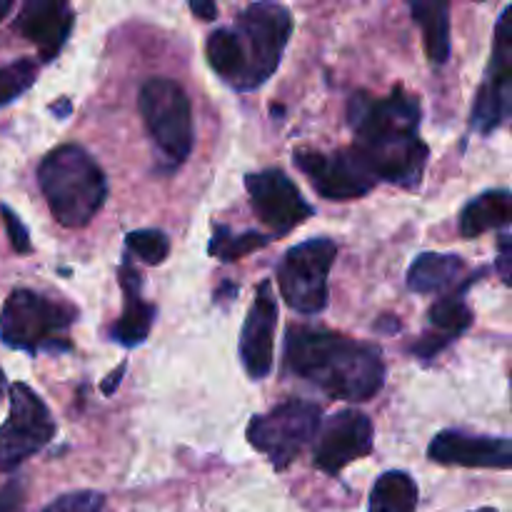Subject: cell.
<instances>
[{
  "label": "cell",
  "mask_w": 512,
  "mask_h": 512,
  "mask_svg": "<svg viewBox=\"0 0 512 512\" xmlns=\"http://www.w3.org/2000/svg\"><path fill=\"white\" fill-rule=\"evenodd\" d=\"M418 95L395 88L393 93L378 98L365 90L355 93L348 103V123L355 133L350 148L363 158L370 173L385 183L400 185L405 190H418L428 165V145L420 138Z\"/></svg>",
  "instance_id": "6da1fadb"
},
{
  "label": "cell",
  "mask_w": 512,
  "mask_h": 512,
  "mask_svg": "<svg viewBox=\"0 0 512 512\" xmlns=\"http://www.w3.org/2000/svg\"><path fill=\"white\" fill-rule=\"evenodd\" d=\"M285 368L333 400L365 403L385 385L383 355L335 330L293 325L285 333Z\"/></svg>",
  "instance_id": "7a4b0ae2"
},
{
  "label": "cell",
  "mask_w": 512,
  "mask_h": 512,
  "mask_svg": "<svg viewBox=\"0 0 512 512\" xmlns=\"http://www.w3.org/2000/svg\"><path fill=\"white\" fill-rule=\"evenodd\" d=\"M38 185L63 228H85L108 198L103 168L75 143L58 145L40 160Z\"/></svg>",
  "instance_id": "3957f363"
},
{
  "label": "cell",
  "mask_w": 512,
  "mask_h": 512,
  "mask_svg": "<svg viewBox=\"0 0 512 512\" xmlns=\"http://www.w3.org/2000/svg\"><path fill=\"white\" fill-rule=\"evenodd\" d=\"M75 318L78 310L73 305L18 288L8 295L0 313V340L28 355L68 353L73 348L68 330Z\"/></svg>",
  "instance_id": "277c9868"
},
{
  "label": "cell",
  "mask_w": 512,
  "mask_h": 512,
  "mask_svg": "<svg viewBox=\"0 0 512 512\" xmlns=\"http://www.w3.org/2000/svg\"><path fill=\"white\" fill-rule=\"evenodd\" d=\"M233 33L243 50V80L238 90L248 93L278 70L293 33V15L285 5L253 3L238 15Z\"/></svg>",
  "instance_id": "5b68a950"
},
{
  "label": "cell",
  "mask_w": 512,
  "mask_h": 512,
  "mask_svg": "<svg viewBox=\"0 0 512 512\" xmlns=\"http://www.w3.org/2000/svg\"><path fill=\"white\" fill-rule=\"evenodd\" d=\"M323 425V410L310 400L290 398L270 413L255 415L248 425V443L270 460L275 470L295 463Z\"/></svg>",
  "instance_id": "8992f818"
},
{
  "label": "cell",
  "mask_w": 512,
  "mask_h": 512,
  "mask_svg": "<svg viewBox=\"0 0 512 512\" xmlns=\"http://www.w3.org/2000/svg\"><path fill=\"white\" fill-rule=\"evenodd\" d=\"M140 115L150 138L173 165H180L193 150L195 128L190 98L178 80L150 78L140 88Z\"/></svg>",
  "instance_id": "52a82bcc"
},
{
  "label": "cell",
  "mask_w": 512,
  "mask_h": 512,
  "mask_svg": "<svg viewBox=\"0 0 512 512\" xmlns=\"http://www.w3.org/2000/svg\"><path fill=\"white\" fill-rule=\"evenodd\" d=\"M338 255L330 238L293 245L278 265V288L285 303L300 315H318L328 305V275Z\"/></svg>",
  "instance_id": "ba28073f"
},
{
  "label": "cell",
  "mask_w": 512,
  "mask_h": 512,
  "mask_svg": "<svg viewBox=\"0 0 512 512\" xmlns=\"http://www.w3.org/2000/svg\"><path fill=\"white\" fill-rule=\"evenodd\" d=\"M55 420L48 405L25 383L10 388V413L0 425V473L15 468L38 455L53 440Z\"/></svg>",
  "instance_id": "9c48e42d"
},
{
  "label": "cell",
  "mask_w": 512,
  "mask_h": 512,
  "mask_svg": "<svg viewBox=\"0 0 512 512\" xmlns=\"http://www.w3.org/2000/svg\"><path fill=\"white\" fill-rule=\"evenodd\" d=\"M512 8H505L495 25V45L488 73L470 110V128L490 135L510 118L512 105Z\"/></svg>",
  "instance_id": "30bf717a"
},
{
  "label": "cell",
  "mask_w": 512,
  "mask_h": 512,
  "mask_svg": "<svg viewBox=\"0 0 512 512\" xmlns=\"http://www.w3.org/2000/svg\"><path fill=\"white\" fill-rule=\"evenodd\" d=\"M293 163L308 180L318 195L328 200H355L368 195L378 185V178L370 173L353 148L320 153V150H295Z\"/></svg>",
  "instance_id": "8fae6325"
},
{
  "label": "cell",
  "mask_w": 512,
  "mask_h": 512,
  "mask_svg": "<svg viewBox=\"0 0 512 512\" xmlns=\"http://www.w3.org/2000/svg\"><path fill=\"white\" fill-rule=\"evenodd\" d=\"M245 190L258 220L268 225L273 235L293 233L310 215H315L313 205L303 198L298 185L278 168L245 175Z\"/></svg>",
  "instance_id": "7c38bea8"
},
{
  "label": "cell",
  "mask_w": 512,
  "mask_h": 512,
  "mask_svg": "<svg viewBox=\"0 0 512 512\" xmlns=\"http://www.w3.org/2000/svg\"><path fill=\"white\" fill-rule=\"evenodd\" d=\"M373 420L360 410H340L320 425L318 445H315V468L328 475H338L355 460L373 453Z\"/></svg>",
  "instance_id": "4fadbf2b"
},
{
  "label": "cell",
  "mask_w": 512,
  "mask_h": 512,
  "mask_svg": "<svg viewBox=\"0 0 512 512\" xmlns=\"http://www.w3.org/2000/svg\"><path fill=\"white\" fill-rule=\"evenodd\" d=\"M275 325H278V300L273 295V283L263 280L255 290L253 308L248 310L240 333V360L245 373L253 380L268 378L273 370Z\"/></svg>",
  "instance_id": "5bb4252c"
},
{
  "label": "cell",
  "mask_w": 512,
  "mask_h": 512,
  "mask_svg": "<svg viewBox=\"0 0 512 512\" xmlns=\"http://www.w3.org/2000/svg\"><path fill=\"white\" fill-rule=\"evenodd\" d=\"M428 458L438 465L508 470L512 465V443L508 438L445 430V433L433 438L428 448Z\"/></svg>",
  "instance_id": "9a60e30c"
},
{
  "label": "cell",
  "mask_w": 512,
  "mask_h": 512,
  "mask_svg": "<svg viewBox=\"0 0 512 512\" xmlns=\"http://www.w3.org/2000/svg\"><path fill=\"white\" fill-rule=\"evenodd\" d=\"M75 13L65 0H28L15 18V28L38 48L40 58L53 60L63 50Z\"/></svg>",
  "instance_id": "2e32d148"
},
{
  "label": "cell",
  "mask_w": 512,
  "mask_h": 512,
  "mask_svg": "<svg viewBox=\"0 0 512 512\" xmlns=\"http://www.w3.org/2000/svg\"><path fill=\"white\" fill-rule=\"evenodd\" d=\"M473 283V278L465 280L453 295H445V298H440L438 303L428 310V320L433 333H425L423 338L413 345V353L418 355L420 360H433L440 350L448 348L455 338H460V335L473 325V310H470L463 300V293Z\"/></svg>",
  "instance_id": "e0dca14e"
},
{
  "label": "cell",
  "mask_w": 512,
  "mask_h": 512,
  "mask_svg": "<svg viewBox=\"0 0 512 512\" xmlns=\"http://www.w3.org/2000/svg\"><path fill=\"white\" fill-rule=\"evenodd\" d=\"M120 288H123V315L110 330V338L123 348H138L148 340L153 328L155 305L143 298V278L130 263H123L118 270Z\"/></svg>",
  "instance_id": "ac0fdd59"
},
{
  "label": "cell",
  "mask_w": 512,
  "mask_h": 512,
  "mask_svg": "<svg viewBox=\"0 0 512 512\" xmlns=\"http://www.w3.org/2000/svg\"><path fill=\"white\" fill-rule=\"evenodd\" d=\"M465 273V260L450 253H423L418 255L408 270V288L413 293L430 295L458 285Z\"/></svg>",
  "instance_id": "d6986e66"
},
{
  "label": "cell",
  "mask_w": 512,
  "mask_h": 512,
  "mask_svg": "<svg viewBox=\"0 0 512 512\" xmlns=\"http://www.w3.org/2000/svg\"><path fill=\"white\" fill-rule=\"evenodd\" d=\"M510 205V193L503 188L478 195L460 213V235L473 240L488 230H505L510 225Z\"/></svg>",
  "instance_id": "ffe728a7"
},
{
  "label": "cell",
  "mask_w": 512,
  "mask_h": 512,
  "mask_svg": "<svg viewBox=\"0 0 512 512\" xmlns=\"http://www.w3.org/2000/svg\"><path fill=\"white\" fill-rule=\"evenodd\" d=\"M410 15L423 30L425 53L430 63L445 65L450 58V8L448 3H430L418 0L410 5Z\"/></svg>",
  "instance_id": "44dd1931"
},
{
  "label": "cell",
  "mask_w": 512,
  "mask_h": 512,
  "mask_svg": "<svg viewBox=\"0 0 512 512\" xmlns=\"http://www.w3.org/2000/svg\"><path fill=\"white\" fill-rule=\"evenodd\" d=\"M418 508V483L403 470L383 473L373 485L368 512H415Z\"/></svg>",
  "instance_id": "7402d4cb"
},
{
  "label": "cell",
  "mask_w": 512,
  "mask_h": 512,
  "mask_svg": "<svg viewBox=\"0 0 512 512\" xmlns=\"http://www.w3.org/2000/svg\"><path fill=\"white\" fill-rule=\"evenodd\" d=\"M208 63L225 83L233 85L238 90L240 80H243V50H240L238 38H235L233 28H218L210 33L208 45Z\"/></svg>",
  "instance_id": "603a6c76"
},
{
  "label": "cell",
  "mask_w": 512,
  "mask_h": 512,
  "mask_svg": "<svg viewBox=\"0 0 512 512\" xmlns=\"http://www.w3.org/2000/svg\"><path fill=\"white\" fill-rule=\"evenodd\" d=\"M270 235L255 233V230H248V233H233L225 225H215L213 228V240H210V255L220 260V263H235V260L245 258V255L255 253V250L265 248L270 243Z\"/></svg>",
  "instance_id": "cb8c5ba5"
},
{
  "label": "cell",
  "mask_w": 512,
  "mask_h": 512,
  "mask_svg": "<svg viewBox=\"0 0 512 512\" xmlns=\"http://www.w3.org/2000/svg\"><path fill=\"white\" fill-rule=\"evenodd\" d=\"M38 78V65L30 58H20L15 63L0 68V108L13 103L25 93Z\"/></svg>",
  "instance_id": "d4e9b609"
},
{
  "label": "cell",
  "mask_w": 512,
  "mask_h": 512,
  "mask_svg": "<svg viewBox=\"0 0 512 512\" xmlns=\"http://www.w3.org/2000/svg\"><path fill=\"white\" fill-rule=\"evenodd\" d=\"M125 245L133 255H138L143 263L148 265H160L170 253V240L163 230H133V233L125 235Z\"/></svg>",
  "instance_id": "484cf974"
},
{
  "label": "cell",
  "mask_w": 512,
  "mask_h": 512,
  "mask_svg": "<svg viewBox=\"0 0 512 512\" xmlns=\"http://www.w3.org/2000/svg\"><path fill=\"white\" fill-rule=\"evenodd\" d=\"M105 498L93 490H78V493L60 495L50 505H45L43 512H103Z\"/></svg>",
  "instance_id": "4316f807"
},
{
  "label": "cell",
  "mask_w": 512,
  "mask_h": 512,
  "mask_svg": "<svg viewBox=\"0 0 512 512\" xmlns=\"http://www.w3.org/2000/svg\"><path fill=\"white\" fill-rule=\"evenodd\" d=\"M0 215H3V223H5V230H8V240L10 245H13V250L18 255H28L30 253V235L28 230H25V225L20 223L18 215L13 213L10 208H0Z\"/></svg>",
  "instance_id": "83f0119b"
},
{
  "label": "cell",
  "mask_w": 512,
  "mask_h": 512,
  "mask_svg": "<svg viewBox=\"0 0 512 512\" xmlns=\"http://www.w3.org/2000/svg\"><path fill=\"white\" fill-rule=\"evenodd\" d=\"M25 508V485L23 480L13 478L0 488V512H23Z\"/></svg>",
  "instance_id": "f1b7e54d"
},
{
  "label": "cell",
  "mask_w": 512,
  "mask_h": 512,
  "mask_svg": "<svg viewBox=\"0 0 512 512\" xmlns=\"http://www.w3.org/2000/svg\"><path fill=\"white\" fill-rule=\"evenodd\" d=\"M510 263H512V240L508 228L498 238V270L505 285H510Z\"/></svg>",
  "instance_id": "f546056e"
},
{
  "label": "cell",
  "mask_w": 512,
  "mask_h": 512,
  "mask_svg": "<svg viewBox=\"0 0 512 512\" xmlns=\"http://www.w3.org/2000/svg\"><path fill=\"white\" fill-rule=\"evenodd\" d=\"M190 10H193L195 15H200L203 20L218 18V5H215L213 0H193V3H190Z\"/></svg>",
  "instance_id": "4dcf8cb0"
},
{
  "label": "cell",
  "mask_w": 512,
  "mask_h": 512,
  "mask_svg": "<svg viewBox=\"0 0 512 512\" xmlns=\"http://www.w3.org/2000/svg\"><path fill=\"white\" fill-rule=\"evenodd\" d=\"M123 373H125V363L118 365V370H115L113 375H108V380H105V383H103V393L105 395H110V393H115V390H118Z\"/></svg>",
  "instance_id": "1f68e13d"
},
{
  "label": "cell",
  "mask_w": 512,
  "mask_h": 512,
  "mask_svg": "<svg viewBox=\"0 0 512 512\" xmlns=\"http://www.w3.org/2000/svg\"><path fill=\"white\" fill-rule=\"evenodd\" d=\"M13 10V0H0V20Z\"/></svg>",
  "instance_id": "d6a6232c"
},
{
  "label": "cell",
  "mask_w": 512,
  "mask_h": 512,
  "mask_svg": "<svg viewBox=\"0 0 512 512\" xmlns=\"http://www.w3.org/2000/svg\"><path fill=\"white\" fill-rule=\"evenodd\" d=\"M65 100V98H63ZM55 113H58L60 115V118H63V115H68V110H70V103H68V100H65V103L63 105H55Z\"/></svg>",
  "instance_id": "836d02e7"
},
{
  "label": "cell",
  "mask_w": 512,
  "mask_h": 512,
  "mask_svg": "<svg viewBox=\"0 0 512 512\" xmlns=\"http://www.w3.org/2000/svg\"><path fill=\"white\" fill-rule=\"evenodd\" d=\"M5 388H8V383H5V373H3V368H0V400H3Z\"/></svg>",
  "instance_id": "e575fe53"
},
{
  "label": "cell",
  "mask_w": 512,
  "mask_h": 512,
  "mask_svg": "<svg viewBox=\"0 0 512 512\" xmlns=\"http://www.w3.org/2000/svg\"><path fill=\"white\" fill-rule=\"evenodd\" d=\"M475 512H498L495 508H480V510H475Z\"/></svg>",
  "instance_id": "d590c367"
}]
</instances>
